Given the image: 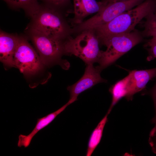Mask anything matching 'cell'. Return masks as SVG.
<instances>
[{
    "instance_id": "6da1fadb",
    "label": "cell",
    "mask_w": 156,
    "mask_h": 156,
    "mask_svg": "<svg viewBox=\"0 0 156 156\" xmlns=\"http://www.w3.org/2000/svg\"><path fill=\"white\" fill-rule=\"evenodd\" d=\"M156 11V0H145L109 22L93 28L99 42L112 35L130 33L143 18Z\"/></svg>"
},
{
    "instance_id": "7a4b0ae2",
    "label": "cell",
    "mask_w": 156,
    "mask_h": 156,
    "mask_svg": "<svg viewBox=\"0 0 156 156\" xmlns=\"http://www.w3.org/2000/svg\"><path fill=\"white\" fill-rule=\"evenodd\" d=\"M66 16L57 9L48 5H40L31 17L29 27L55 38L65 41L72 37V27Z\"/></svg>"
},
{
    "instance_id": "3957f363",
    "label": "cell",
    "mask_w": 156,
    "mask_h": 156,
    "mask_svg": "<svg viewBox=\"0 0 156 156\" xmlns=\"http://www.w3.org/2000/svg\"><path fill=\"white\" fill-rule=\"evenodd\" d=\"M100 43L94 29L84 30L67 39L64 42L65 55H73L81 59L86 65L99 63L102 51L99 48Z\"/></svg>"
},
{
    "instance_id": "277c9868",
    "label": "cell",
    "mask_w": 156,
    "mask_h": 156,
    "mask_svg": "<svg viewBox=\"0 0 156 156\" xmlns=\"http://www.w3.org/2000/svg\"><path fill=\"white\" fill-rule=\"evenodd\" d=\"M29 38L35 47L43 64L47 65L58 64L64 69H69V62L62 59L65 55V41L49 36L34 29L28 27Z\"/></svg>"
},
{
    "instance_id": "5b68a950",
    "label": "cell",
    "mask_w": 156,
    "mask_h": 156,
    "mask_svg": "<svg viewBox=\"0 0 156 156\" xmlns=\"http://www.w3.org/2000/svg\"><path fill=\"white\" fill-rule=\"evenodd\" d=\"M142 39L141 34L135 30L112 35L102 40L100 42V45L105 46L107 49L102 51L99 65L97 67L101 71L140 42Z\"/></svg>"
},
{
    "instance_id": "8992f818",
    "label": "cell",
    "mask_w": 156,
    "mask_h": 156,
    "mask_svg": "<svg viewBox=\"0 0 156 156\" xmlns=\"http://www.w3.org/2000/svg\"><path fill=\"white\" fill-rule=\"evenodd\" d=\"M145 0H128L107 3L101 11L82 23L73 27L74 35L93 29L112 21L121 14L136 6Z\"/></svg>"
},
{
    "instance_id": "52a82bcc",
    "label": "cell",
    "mask_w": 156,
    "mask_h": 156,
    "mask_svg": "<svg viewBox=\"0 0 156 156\" xmlns=\"http://www.w3.org/2000/svg\"><path fill=\"white\" fill-rule=\"evenodd\" d=\"M14 67L26 75H34L42 69L43 64L37 53L27 39L19 36L14 55Z\"/></svg>"
},
{
    "instance_id": "ba28073f",
    "label": "cell",
    "mask_w": 156,
    "mask_h": 156,
    "mask_svg": "<svg viewBox=\"0 0 156 156\" xmlns=\"http://www.w3.org/2000/svg\"><path fill=\"white\" fill-rule=\"evenodd\" d=\"M86 65L83 76L74 84L67 88L70 94L69 100L75 101L77 100L78 95L82 92L98 83L107 81L101 77L100 75L101 71L97 66H94L93 64Z\"/></svg>"
},
{
    "instance_id": "9c48e42d",
    "label": "cell",
    "mask_w": 156,
    "mask_h": 156,
    "mask_svg": "<svg viewBox=\"0 0 156 156\" xmlns=\"http://www.w3.org/2000/svg\"><path fill=\"white\" fill-rule=\"evenodd\" d=\"M73 0L74 16L68 20L72 27L82 23L88 16L101 11L107 4L96 0Z\"/></svg>"
},
{
    "instance_id": "30bf717a",
    "label": "cell",
    "mask_w": 156,
    "mask_h": 156,
    "mask_svg": "<svg viewBox=\"0 0 156 156\" xmlns=\"http://www.w3.org/2000/svg\"><path fill=\"white\" fill-rule=\"evenodd\" d=\"M19 38V36L0 30V59L6 67H14V55Z\"/></svg>"
},
{
    "instance_id": "8fae6325",
    "label": "cell",
    "mask_w": 156,
    "mask_h": 156,
    "mask_svg": "<svg viewBox=\"0 0 156 156\" xmlns=\"http://www.w3.org/2000/svg\"><path fill=\"white\" fill-rule=\"evenodd\" d=\"M130 75V86L129 92L126 97L131 100L135 93L145 87L148 81L156 77V67L144 70H134L129 72Z\"/></svg>"
},
{
    "instance_id": "7c38bea8",
    "label": "cell",
    "mask_w": 156,
    "mask_h": 156,
    "mask_svg": "<svg viewBox=\"0 0 156 156\" xmlns=\"http://www.w3.org/2000/svg\"><path fill=\"white\" fill-rule=\"evenodd\" d=\"M73 102V101L69 100L67 103L57 110L43 117L38 118L35 127L29 135H24L20 134L19 136L18 146L21 147L23 146L25 148L28 147L33 138L38 132L49 125L58 115L64 111L68 105Z\"/></svg>"
},
{
    "instance_id": "4fadbf2b",
    "label": "cell",
    "mask_w": 156,
    "mask_h": 156,
    "mask_svg": "<svg viewBox=\"0 0 156 156\" xmlns=\"http://www.w3.org/2000/svg\"><path fill=\"white\" fill-rule=\"evenodd\" d=\"M130 75H128L112 86L109 91L112 95V101L108 112L110 113L114 106L123 97L128 95L130 89Z\"/></svg>"
},
{
    "instance_id": "5bb4252c",
    "label": "cell",
    "mask_w": 156,
    "mask_h": 156,
    "mask_svg": "<svg viewBox=\"0 0 156 156\" xmlns=\"http://www.w3.org/2000/svg\"><path fill=\"white\" fill-rule=\"evenodd\" d=\"M109 113L107 112L92 132L88 141L86 156H91L100 143L104 127L107 121V117Z\"/></svg>"
},
{
    "instance_id": "9a60e30c",
    "label": "cell",
    "mask_w": 156,
    "mask_h": 156,
    "mask_svg": "<svg viewBox=\"0 0 156 156\" xmlns=\"http://www.w3.org/2000/svg\"><path fill=\"white\" fill-rule=\"evenodd\" d=\"M3 0L13 8L23 9L31 17L35 14L40 5L37 0Z\"/></svg>"
},
{
    "instance_id": "2e32d148",
    "label": "cell",
    "mask_w": 156,
    "mask_h": 156,
    "mask_svg": "<svg viewBox=\"0 0 156 156\" xmlns=\"http://www.w3.org/2000/svg\"><path fill=\"white\" fill-rule=\"evenodd\" d=\"M48 4L62 12L66 16L70 14L66 7L69 4L70 0H44Z\"/></svg>"
},
{
    "instance_id": "e0dca14e",
    "label": "cell",
    "mask_w": 156,
    "mask_h": 156,
    "mask_svg": "<svg viewBox=\"0 0 156 156\" xmlns=\"http://www.w3.org/2000/svg\"><path fill=\"white\" fill-rule=\"evenodd\" d=\"M149 93L153 101L155 113L154 117L151 120L152 122L154 124V126L150 133L149 138H151L156 136V81L155 85L149 90Z\"/></svg>"
},
{
    "instance_id": "ac0fdd59",
    "label": "cell",
    "mask_w": 156,
    "mask_h": 156,
    "mask_svg": "<svg viewBox=\"0 0 156 156\" xmlns=\"http://www.w3.org/2000/svg\"><path fill=\"white\" fill-rule=\"evenodd\" d=\"M144 32L146 36L152 37V38L144 45V47L146 48L152 44H156V29L145 28Z\"/></svg>"
},
{
    "instance_id": "d6986e66",
    "label": "cell",
    "mask_w": 156,
    "mask_h": 156,
    "mask_svg": "<svg viewBox=\"0 0 156 156\" xmlns=\"http://www.w3.org/2000/svg\"><path fill=\"white\" fill-rule=\"evenodd\" d=\"M146 20L144 24L145 28L156 29V11L146 18Z\"/></svg>"
},
{
    "instance_id": "ffe728a7",
    "label": "cell",
    "mask_w": 156,
    "mask_h": 156,
    "mask_svg": "<svg viewBox=\"0 0 156 156\" xmlns=\"http://www.w3.org/2000/svg\"><path fill=\"white\" fill-rule=\"evenodd\" d=\"M146 48L148 52L147 60L150 61L156 59V44H152Z\"/></svg>"
},
{
    "instance_id": "44dd1931",
    "label": "cell",
    "mask_w": 156,
    "mask_h": 156,
    "mask_svg": "<svg viewBox=\"0 0 156 156\" xmlns=\"http://www.w3.org/2000/svg\"><path fill=\"white\" fill-rule=\"evenodd\" d=\"M148 142L152 151L154 153L156 154V136L149 138Z\"/></svg>"
},
{
    "instance_id": "7402d4cb",
    "label": "cell",
    "mask_w": 156,
    "mask_h": 156,
    "mask_svg": "<svg viewBox=\"0 0 156 156\" xmlns=\"http://www.w3.org/2000/svg\"><path fill=\"white\" fill-rule=\"evenodd\" d=\"M128 0H102V1H104L106 2L107 3H109L118 1H125Z\"/></svg>"
}]
</instances>
